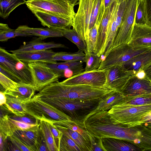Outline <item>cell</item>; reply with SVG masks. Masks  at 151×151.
I'll return each instance as SVG.
<instances>
[{
  "label": "cell",
  "instance_id": "6da1fadb",
  "mask_svg": "<svg viewBox=\"0 0 151 151\" xmlns=\"http://www.w3.org/2000/svg\"><path fill=\"white\" fill-rule=\"evenodd\" d=\"M85 127L93 137L102 139L112 137L132 142L140 133V125L134 127H123L114 123L107 111H94L86 119Z\"/></svg>",
  "mask_w": 151,
  "mask_h": 151
},
{
  "label": "cell",
  "instance_id": "7a4b0ae2",
  "mask_svg": "<svg viewBox=\"0 0 151 151\" xmlns=\"http://www.w3.org/2000/svg\"><path fill=\"white\" fill-rule=\"evenodd\" d=\"M114 91L106 86L100 87L84 85H68L58 81L46 86L35 95L39 98L64 97L91 100L101 99Z\"/></svg>",
  "mask_w": 151,
  "mask_h": 151
},
{
  "label": "cell",
  "instance_id": "3957f363",
  "mask_svg": "<svg viewBox=\"0 0 151 151\" xmlns=\"http://www.w3.org/2000/svg\"><path fill=\"white\" fill-rule=\"evenodd\" d=\"M38 98L65 114L73 121L83 125H85V121L87 117L96 109L101 99Z\"/></svg>",
  "mask_w": 151,
  "mask_h": 151
},
{
  "label": "cell",
  "instance_id": "277c9868",
  "mask_svg": "<svg viewBox=\"0 0 151 151\" xmlns=\"http://www.w3.org/2000/svg\"><path fill=\"white\" fill-rule=\"evenodd\" d=\"M102 1L78 0V7L72 27L86 44L90 31L96 22Z\"/></svg>",
  "mask_w": 151,
  "mask_h": 151
},
{
  "label": "cell",
  "instance_id": "5b68a950",
  "mask_svg": "<svg viewBox=\"0 0 151 151\" xmlns=\"http://www.w3.org/2000/svg\"><path fill=\"white\" fill-rule=\"evenodd\" d=\"M150 112L151 104L138 106L118 104L108 111L114 123L128 127L142 124L143 117Z\"/></svg>",
  "mask_w": 151,
  "mask_h": 151
},
{
  "label": "cell",
  "instance_id": "8992f818",
  "mask_svg": "<svg viewBox=\"0 0 151 151\" xmlns=\"http://www.w3.org/2000/svg\"><path fill=\"white\" fill-rule=\"evenodd\" d=\"M54 123L63 134L72 139L81 151H93L94 137L87 129L85 125L73 121H56Z\"/></svg>",
  "mask_w": 151,
  "mask_h": 151
},
{
  "label": "cell",
  "instance_id": "52a82bcc",
  "mask_svg": "<svg viewBox=\"0 0 151 151\" xmlns=\"http://www.w3.org/2000/svg\"><path fill=\"white\" fill-rule=\"evenodd\" d=\"M26 4L32 13L39 11L73 19L75 5L65 0H28Z\"/></svg>",
  "mask_w": 151,
  "mask_h": 151
},
{
  "label": "cell",
  "instance_id": "ba28073f",
  "mask_svg": "<svg viewBox=\"0 0 151 151\" xmlns=\"http://www.w3.org/2000/svg\"><path fill=\"white\" fill-rule=\"evenodd\" d=\"M28 114L37 119L72 121L69 116L52 106L41 100L36 95L24 104Z\"/></svg>",
  "mask_w": 151,
  "mask_h": 151
},
{
  "label": "cell",
  "instance_id": "9c48e42d",
  "mask_svg": "<svg viewBox=\"0 0 151 151\" xmlns=\"http://www.w3.org/2000/svg\"><path fill=\"white\" fill-rule=\"evenodd\" d=\"M0 66L22 83L32 85V76L28 63L21 60L14 54L0 48Z\"/></svg>",
  "mask_w": 151,
  "mask_h": 151
},
{
  "label": "cell",
  "instance_id": "30bf717a",
  "mask_svg": "<svg viewBox=\"0 0 151 151\" xmlns=\"http://www.w3.org/2000/svg\"><path fill=\"white\" fill-rule=\"evenodd\" d=\"M125 0V9L122 22L112 49L122 44L129 43L134 24L136 10L140 0Z\"/></svg>",
  "mask_w": 151,
  "mask_h": 151
},
{
  "label": "cell",
  "instance_id": "8fae6325",
  "mask_svg": "<svg viewBox=\"0 0 151 151\" xmlns=\"http://www.w3.org/2000/svg\"><path fill=\"white\" fill-rule=\"evenodd\" d=\"M150 49L134 48L128 44H122L110 51L102 60L98 69H107L114 65H123L133 58Z\"/></svg>",
  "mask_w": 151,
  "mask_h": 151
},
{
  "label": "cell",
  "instance_id": "7c38bea8",
  "mask_svg": "<svg viewBox=\"0 0 151 151\" xmlns=\"http://www.w3.org/2000/svg\"><path fill=\"white\" fill-rule=\"evenodd\" d=\"M32 76V85L39 91L46 86L58 81L62 77L49 67L47 63L37 62L28 63Z\"/></svg>",
  "mask_w": 151,
  "mask_h": 151
},
{
  "label": "cell",
  "instance_id": "4fadbf2b",
  "mask_svg": "<svg viewBox=\"0 0 151 151\" xmlns=\"http://www.w3.org/2000/svg\"><path fill=\"white\" fill-rule=\"evenodd\" d=\"M107 73V69L84 71L61 82L68 85H84L103 87L106 86Z\"/></svg>",
  "mask_w": 151,
  "mask_h": 151
},
{
  "label": "cell",
  "instance_id": "5bb4252c",
  "mask_svg": "<svg viewBox=\"0 0 151 151\" xmlns=\"http://www.w3.org/2000/svg\"><path fill=\"white\" fill-rule=\"evenodd\" d=\"M125 6V0H116L109 24L105 50L103 55L104 58L112 49L115 39L122 22Z\"/></svg>",
  "mask_w": 151,
  "mask_h": 151
},
{
  "label": "cell",
  "instance_id": "9a60e30c",
  "mask_svg": "<svg viewBox=\"0 0 151 151\" xmlns=\"http://www.w3.org/2000/svg\"><path fill=\"white\" fill-rule=\"evenodd\" d=\"M107 69L106 86L118 92H122L129 79L134 75L122 65H114Z\"/></svg>",
  "mask_w": 151,
  "mask_h": 151
},
{
  "label": "cell",
  "instance_id": "2e32d148",
  "mask_svg": "<svg viewBox=\"0 0 151 151\" xmlns=\"http://www.w3.org/2000/svg\"><path fill=\"white\" fill-rule=\"evenodd\" d=\"M128 44L134 48H151V26L134 23Z\"/></svg>",
  "mask_w": 151,
  "mask_h": 151
},
{
  "label": "cell",
  "instance_id": "e0dca14e",
  "mask_svg": "<svg viewBox=\"0 0 151 151\" xmlns=\"http://www.w3.org/2000/svg\"><path fill=\"white\" fill-rule=\"evenodd\" d=\"M41 24L48 28L63 30L72 26L73 19L39 11L32 13Z\"/></svg>",
  "mask_w": 151,
  "mask_h": 151
},
{
  "label": "cell",
  "instance_id": "ac0fdd59",
  "mask_svg": "<svg viewBox=\"0 0 151 151\" xmlns=\"http://www.w3.org/2000/svg\"><path fill=\"white\" fill-rule=\"evenodd\" d=\"M116 0L104 9L103 17L98 32L96 44L94 52L99 56L103 55L105 50L107 32L111 17Z\"/></svg>",
  "mask_w": 151,
  "mask_h": 151
},
{
  "label": "cell",
  "instance_id": "d6986e66",
  "mask_svg": "<svg viewBox=\"0 0 151 151\" xmlns=\"http://www.w3.org/2000/svg\"><path fill=\"white\" fill-rule=\"evenodd\" d=\"M122 93L125 97L151 94V81L147 77L141 79L133 76L129 79Z\"/></svg>",
  "mask_w": 151,
  "mask_h": 151
},
{
  "label": "cell",
  "instance_id": "ffe728a7",
  "mask_svg": "<svg viewBox=\"0 0 151 151\" xmlns=\"http://www.w3.org/2000/svg\"><path fill=\"white\" fill-rule=\"evenodd\" d=\"M56 52L51 50L28 51L15 54L21 60L27 63L40 62L46 63L57 62L53 59Z\"/></svg>",
  "mask_w": 151,
  "mask_h": 151
},
{
  "label": "cell",
  "instance_id": "44dd1931",
  "mask_svg": "<svg viewBox=\"0 0 151 151\" xmlns=\"http://www.w3.org/2000/svg\"><path fill=\"white\" fill-rule=\"evenodd\" d=\"M39 37L37 39L23 43L17 49L10 51L13 54H16L24 52L40 51L49 50L51 48H68L64 45L56 43L54 42H44Z\"/></svg>",
  "mask_w": 151,
  "mask_h": 151
},
{
  "label": "cell",
  "instance_id": "7402d4cb",
  "mask_svg": "<svg viewBox=\"0 0 151 151\" xmlns=\"http://www.w3.org/2000/svg\"><path fill=\"white\" fill-rule=\"evenodd\" d=\"M106 151H142L133 142L119 138L108 137L101 139Z\"/></svg>",
  "mask_w": 151,
  "mask_h": 151
},
{
  "label": "cell",
  "instance_id": "603a6c76",
  "mask_svg": "<svg viewBox=\"0 0 151 151\" xmlns=\"http://www.w3.org/2000/svg\"><path fill=\"white\" fill-rule=\"evenodd\" d=\"M16 29L20 32L38 36L42 40L49 37H63V30L49 28H33L23 25L19 26Z\"/></svg>",
  "mask_w": 151,
  "mask_h": 151
},
{
  "label": "cell",
  "instance_id": "cb8c5ba5",
  "mask_svg": "<svg viewBox=\"0 0 151 151\" xmlns=\"http://www.w3.org/2000/svg\"><path fill=\"white\" fill-rule=\"evenodd\" d=\"M36 91L32 85L20 82L14 91L5 92L6 95L15 98L24 104L31 99Z\"/></svg>",
  "mask_w": 151,
  "mask_h": 151
},
{
  "label": "cell",
  "instance_id": "d4e9b609",
  "mask_svg": "<svg viewBox=\"0 0 151 151\" xmlns=\"http://www.w3.org/2000/svg\"><path fill=\"white\" fill-rule=\"evenodd\" d=\"M39 132V124L26 130L17 129L14 132L15 135L33 151H37L36 143Z\"/></svg>",
  "mask_w": 151,
  "mask_h": 151
},
{
  "label": "cell",
  "instance_id": "484cf974",
  "mask_svg": "<svg viewBox=\"0 0 151 151\" xmlns=\"http://www.w3.org/2000/svg\"><path fill=\"white\" fill-rule=\"evenodd\" d=\"M82 61H66L53 63H47V65L53 70L58 73L62 77L64 72L66 70L72 71L73 75H76L84 70Z\"/></svg>",
  "mask_w": 151,
  "mask_h": 151
},
{
  "label": "cell",
  "instance_id": "4316f807",
  "mask_svg": "<svg viewBox=\"0 0 151 151\" xmlns=\"http://www.w3.org/2000/svg\"><path fill=\"white\" fill-rule=\"evenodd\" d=\"M151 62V49L132 58L122 65L127 70L135 75L140 69Z\"/></svg>",
  "mask_w": 151,
  "mask_h": 151
},
{
  "label": "cell",
  "instance_id": "83f0119b",
  "mask_svg": "<svg viewBox=\"0 0 151 151\" xmlns=\"http://www.w3.org/2000/svg\"><path fill=\"white\" fill-rule=\"evenodd\" d=\"M125 96L121 92L116 91L109 93L101 98L95 111H107L122 101Z\"/></svg>",
  "mask_w": 151,
  "mask_h": 151
},
{
  "label": "cell",
  "instance_id": "f1b7e54d",
  "mask_svg": "<svg viewBox=\"0 0 151 151\" xmlns=\"http://www.w3.org/2000/svg\"><path fill=\"white\" fill-rule=\"evenodd\" d=\"M104 11L103 0H102L99 13L94 25L90 31L86 44L87 51L94 52L96 47L98 30Z\"/></svg>",
  "mask_w": 151,
  "mask_h": 151
},
{
  "label": "cell",
  "instance_id": "f546056e",
  "mask_svg": "<svg viewBox=\"0 0 151 151\" xmlns=\"http://www.w3.org/2000/svg\"><path fill=\"white\" fill-rule=\"evenodd\" d=\"M140 133L133 143L143 151H151V128L143 124L140 126Z\"/></svg>",
  "mask_w": 151,
  "mask_h": 151
},
{
  "label": "cell",
  "instance_id": "4dcf8cb0",
  "mask_svg": "<svg viewBox=\"0 0 151 151\" xmlns=\"http://www.w3.org/2000/svg\"><path fill=\"white\" fill-rule=\"evenodd\" d=\"M6 96V102L3 105L9 113L19 116L28 114L24 104L15 98L7 95Z\"/></svg>",
  "mask_w": 151,
  "mask_h": 151
},
{
  "label": "cell",
  "instance_id": "1f68e13d",
  "mask_svg": "<svg viewBox=\"0 0 151 151\" xmlns=\"http://www.w3.org/2000/svg\"><path fill=\"white\" fill-rule=\"evenodd\" d=\"M17 129L7 114L0 115V135L4 142L7 138L13 135Z\"/></svg>",
  "mask_w": 151,
  "mask_h": 151
},
{
  "label": "cell",
  "instance_id": "d6a6232c",
  "mask_svg": "<svg viewBox=\"0 0 151 151\" xmlns=\"http://www.w3.org/2000/svg\"><path fill=\"white\" fill-rule=\"evenodd\" d=\"M39 125L46 141L49 151H59L47 122L44 120H40Z\"/></svg>",
  "mask_w": 151,
  "mask_h": 151
},
{
  "label": "cell",
  "instance_id": "836d02e7",
  "mask_svg": "<svg viewBox=\"0 0 151 151\" xmlns=\"http://www.w3.org/2000/svg\"><path fill=\"white\" fill-rule=\"evenodd\" d=\"M25 0H0V16L7 18L10 13L19 6L26 4Z\"/></svg>",
  "mask_w": 151,
  "mask_h": 151
},
{
  "label": "cell",
  "instance_id": "e575fe53",
  "mask_svg": "<svg viewBox=\"0 0 151 151\" xmlns=\"http://www.w3.org/2000/svg\"><path fill=\"white\" fill-rule=\"evenodd\" d=\"M63 36L74 44L79 50L84 53L87 51L86 42L79 35L76 31L73 28H68L63 30Z\"/></svg>",
  "mask_w": 151,
  "mask_h": 151
},
{
  "label": "cell",
  "instance_id": "d590c367",
  "mask_svg": "<svg viewBox=\"0 0 151 151\" xmlns=\"http://www.w3.org/2000/svg\"><path fill=\"white\" fill-rule=\"evenodd\" d=\"M85 54L81 51L73 53L60 52H57L53 55V59L56 61L65 62L82 61L84 62Z\"/></svg>",
  "mask_w": 151,
  "mask_h": 151
},
{
  "label": "cell",
  "instance_id": "8d00e7d4",
  "mask_svg": "<svg viewBox=\"0 0 151 151\" xmlns=\"http://www.w3.org/2000/svg\"><path fill=\"white\" fill-rule=\"evenodd\" d=\"M33 36L32 35L20 32L10 28L6 24L0 23V41L5 42L9 39L14 38L17 36L31 37Z\"/></svg>",
  "mask_w": 151,
  "mask_h": 151
},
{
  "label": "cell",
  "instance_id": "74e56055",
  "mask_svg": "<svg viewBox=\"0 0 151 151\" xmlns=\"http://www.w3.org/2000/svg\"><path fill=\"white\" fill-rule=\"evenodd\" d=\"M118 104L128 106H138L151 104V94L125 97L124 99Z\"/></svg>",
  "mask_w": 151,
  "mask_h": 151
},
{
  "label": "cell",
  "instance_id": "f35d334b",
  "mask_svg": "<svg viewBox=\"0 0 151 151\" xmlns=\"http://www.w3.org/2000/svg\"><path fill=\"white\" fill-rule=\"evenodd\" d=\"M85 54L86 66L84 71H89L98 69L102 60L101 56H99L93 52L88 51Z\"/></svg>",
  "mask_w": 151,
  "mask_h": 151
},
{
  "label": "cell",
  "instance_id": "ab89813d",
  "mask_svg": "<svg viewBox=\"0 0 151 151\" xmlns=\"http://www.w3.org/2000/svg\"><path fill=\"white\" fill-rule=\"evenodd\" d=\"M59 151H81V150L72 139L63 134L60 141Z\"/></svg>",
  "mask_w": 151,
  "mask_h": 151
},
{
  "label": "cell",
  "instance_id": "60d3db41",
  "mask_svg": "<svg viewBox=\"0 0 151 151\" xmlns=\"http://www.w3.org/2000/svg\"><path fill=\"white\" fill-rule=\"evenodd\" d=\"M134 23L138 25L146 24L144 0H140L139 2L136 11Z\"/></svg>",
  "mask_w": 151,
  "mask_h": 151
},
{
  "label": "cell",
  "instance_id": "b9f144b4",
  "mask_svg": "<svg viewBox=\"0 0 151 151\" xmlns=\"http://www.w3.org/2000/svg\"><path fill=\"white\" fill-rule=\"evenodd\" d=\"M0 83L4 91L7 92L14 91L17 86L18 83L0 73Z\"/></svg>",
  "mask_w": 151,
  "mask_h": 151
},
{
  "label": "cell",
  "instance_id": "7bdbcfd3",
  "mask_svg": "<svg viewBox=\"0 0 151 151\" xmlns=\"http://www.w3.org/2000/svg\"><path fill=\"white\" fill-rule=\"evenodd\" d=\"M45 120L47 122L58 151H59L60 141L63 134L55 124L54 123L55 120Z\"/></svg>",
  "mask_w": 151,
  "mask_h": 151
},
{
  "label": "cell",
  "instance_id": "ee69618b",
  "mask_svg": "<svg viewBox=\"0 0 151 151\" xmlns=\"http://www.w3.org/2000/svg\"><path fill=\"white\" fill-rule=\"evenodd\" d=\"M9 116L12 119L30 124H38L40 121V120L30 115L29 116L26 115L22 116L15 115L12 116Z\"/></svg>",
  "mask_w": 151,
  "mask_h": 151
},
{
  "label": "cell",
  "instance_id": "f6af8a7d",
  "mask_svg": "<svg viewBox=\"0 0 151 151\" xmlns=\"http://www.w3.org/2000/svg\"><path fill=\"white\" fill-rule=\"evenodd\" d=\"M8 137L20 151H33L30 148L26 145L14 135L13 134Z\"/></svg>",
  "mask_w": 151,
  "mask_h": 151
},
{
  "label": "cell",
  "instance_id": "bcb514c9",
  "mask_svg": "<svg viewBox=\"0 0 151 151\" xmlns=\"http://www.w3.org/2000/svg\"><path fill=\"white\" fill-rule=\"evenodd\" d=\"M36 148L37 151H49L45 139L40 129L36 143Z\"/></svg>",
  "mask_w": 151,
  "mask_h": 151
},
{
  "label": "cell",
  "instance_id": "7dc6e473",
  "mask_svg": "<svg viewBox=\"0 0 151 151\" xmlns=\"http://www.w3.org/2000/svg\"><path fill=\"white\" fill-rule=\"evenodd\" d=\"M146 24L151 26V0H144Z\"/></svg>",
  "mask_w": 151,
  "mask_h": 151
},
{
  "label": "cell",
  "instance_id": "c3c4849f",
  "mask_svg": "<svg viewBox=\"0 0 151 151\" xmlns=\"http://www.w3.org/2000/svg\"><path fill=\"white\" fill-rule=\"evenodd\" d=\"M9 118L11 121L17 128V129L22 130L27 129L38 124H28L12 119L9 117Z\"/></svg>",
  "mask_w": 151,
  "mask_h": 151
},
{
  "label": "cell",
  "instance_id": "681fc988",
  "mask_svg": "<svg viewBox=\"0 0 151 151\" xmlns=\"http://www.w3.org/2000/svg\"><path fill=\"white\" fill-rule=\"evenodd\" d=\"M93 151H106L101 139L94 137L93 142Z\"/></svg>",
  "mask_w": 151,
  "mask_h": 151
},
{
  "label": "cell",
  "instance_id": "f907efd6",
  "mask_svg": "<svg viewBox=\"0 0 151 151\" xmlns=\"http://www.w3.org/2000/svg\"><path fill=\"white\" fill-rule=\"evenodd\" d=\"M5 150L20 151L8 137L4 142Z\"/></svg>",
  "mask_w": 151,
  "mask_h": 151
},
{
  "label": "cell",
  "instance_id": "816d5d0a",
  "mask_svg": "<svg viewBox=\"0 0 151 151\" xmlns=\"http://www.w3.org/2000/svg\"><path fill=\"white\" fill-rule=\"evenodd\" d=\"M0 73H3L4 75L14 81L17 83L22 82L17 77L12 75L11 73L1 66H0Z\"/></svg>",
  "mask_w": 151,
  "mask_h": 151
},
{
  "label": "cell",
  "instance_id": "f5cc1de1",
  "mask_svg": "<svg viewBox=\"0 0 151 151\" xmlns=\"http://www.w3.org/2000/svg\"><path fill=\"white\" fill-rule=\"evenodd\" d=\"M142 68L146 73V77L151 81V62Z\"/></svg>",
  "mask_w": 151,
  "mask_h": 151
},
{
  "label": "cell",
  "instance_id": "db71d44e",
  "mask_svg": "<svg viewBox=\"0 0 151 151\" xmlns=\"http://www.w3.org/2000/svg\"><path fill=\"white\" fill-rule=\"evenodd\" d=\"M0 96V105H4L6 104L7 100L5 91H1Z\"/></svg>",
  "mask_w": 151,
  "mask_h": 151
},
{
  "label": "cell",
  "instance_id": "11a10c76",
  "mask_svg": "<svg viewBox=\"0 0 151 151\" xmlns=\"http://www.w3.org/2000/svg\"><path fill=\"white\" fill-rule=\"evenodd\" d=\"M135 76L137 78L141 79H144L146 77V73L143 68L139 69Z\"/></svg>",
  "mask_w": 151,
  "mask_h": 151
},
{
  "label": "cell",
  "instance_id": "9f6ffc18",
  "mask_svg": "<svg viewBox=\"0 0 151 151\" xmlns=\"http://www.w3.org/2000/svg\"><path fill=\"white\" fill-rule=\"evenodd\" d=\"M151 123V112L143 118L142 124Z\"/></svg>",
  "mask_w": 151,
  "mask_h": 151
},
{
  "label": "cell",
  "instance_id": "6f0895ef",
  "mask_svg": "<svg viewBox=\"0 0 151 151\" xmlns=\"http://www.w3.org/2000/svg\"><path fill=\"white\" fill-rule=\"evenodd\" d=\"M114 0H103L104 9L108 8Z\"/></svg>",
  "mask_w": 151,
  "mask_h": 151
},
{
  "label": "cell",
  "instance_id": "680465c9",
  "mask_svg": "<svg viewBox=\"0 0 151 151\" xmlns=\"http://www.w3.org/2000/svg\"><path fill=\"white\" fill-rule=\"evenodd\" d=\"M0 151H5L4 142L1 136H0Z\"/></svg>",
  "mask_w": 151,
  "mask_h": 151
},
{
  "label": "cell",
  "instance_id": "91938a15",
  "mask_svg": "<svg viewBox=\"0 0 151 151\" xmlns=\"http://www.w3.org/2000/svg\"><path fill=\"white\" fill-rule=\"evenodd\" d=\"M70 1L74 4L75 5L78 4L79 0H65Z\"/></svg>",
  "mask_w": 151,
  "mask_h": 151
},
{
  "label": "cell",
  "instance_id": "94428289",
  "mask_svg": "<svg viewBox=\"0 0 151 151\" xmlns=\"http://www.w3.org/2000/svg\"><path fill=\"white\" fill-rule=\"evenodd\" d=\"M144 125L151 128V123L143 124Z\"/></svg>",
  "mask_w": 151,
  "mask_h": 151
}]
</instances>
